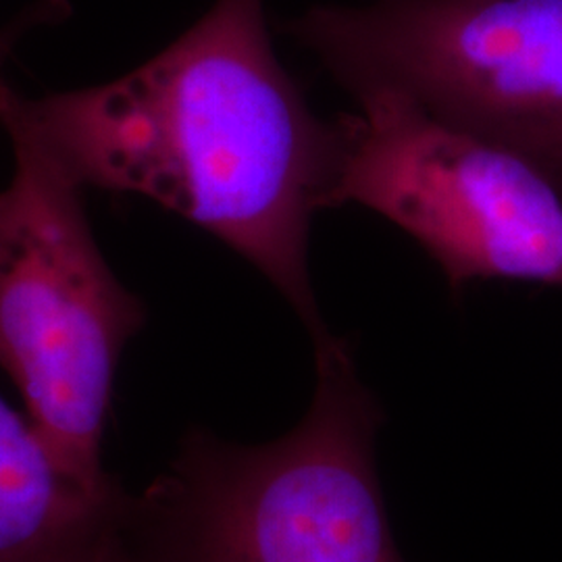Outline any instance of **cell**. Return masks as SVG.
Instances as JSON below:
<instances>
[{"instance_id":"cell-4","label":"cell","mask_w":562,"mask_h":562,"mask_svg":"<svg viewBox=\"0 0 562 562\" xmlns=\"http://www.w3.org/2000/svg\"><path fill=\"white\" fill-rule=\"evenodd\" d=\"M288 32L352 97L401 92L562 190V0H367Z\"/></svg>"},{"instance_id":"cell-7","label":"cell","mask_w":562,"mask_h":562,"mask_svg":"<svg viewBox=\"0 0 562 562\" xmlns=\"http://www.w3.org/2000/svg\"><path fill=\"white\" fill-rule=\"evenodd\" d=\"M53 562H138V559L125 542L120 521Z\"/></svg>"},{"instance_id":"cell-8","label":"cell","mask_w":562,"mask_h":562,"mask_svg":"<svg viewBox=\"0 0 562 562\" xmlns=\"http://www.w3.org/2000/svg\"><path fill=\"white\" fill-rule=\"evenodd\" d=\"M57 9H59L57 4H53L50 0H46L41 7H34L32 11L23 13L20 20L13 21V23H9L7 27L0 30V86L4 83V81H2V69H4L7 59L11 57V53H13V48H15V44L20 42L21 36H23L32 25H36V23H41V21H46V18H50V13L57 11Z\"/></svg>"},{"instance_id":"cell-6","label":"cell","mask_w":562,"mask_h":562,"mask_svg":"<svg viewBox=\"0 0 562 562\" xmlns=\"http://www.w3.org/2000/svg\"><path fill=\"white\" fill-rule=\"evenodd\" d=\"M127 494L83 490L25 413L0 396V562H53L121 521Z\"/></svg>"},{"instance_id":"cell-3","label":"cell","mask_w":562,"mask_h":562,"mask_svg":"<svg viewBox=\"0 0 562 562\" xmlns=\"http://www.w3.org/2000/svg\"><path fill=\"white\" fill-rule=\"evenodd\" d=\"M13 176L0 190V369L67 473L97 496L121 487L102 443L121 357L146 308L113 273L83 206V186L0 86Z\"/></svg>"},{"instance_id":"cell-1","label":"cell","mask_w":562,"mask_h":562,"mask_svg":"<svg viewBox=\"0 0 562 562\" xmlns=\"http://www.w3.org/2000/svg\"><path fill=\"white\" fill-rule=\"evenodd\" d=\"M42 138L83 188L138 194L257 267L331 340L308 271L313 217L334 209L338 127L281 65L262 0H217L120 80L27 99Z\"/></svg>"},{"instance_id":"cell-5","label":"cell","mask_w":562,"mask_h":562,"mask_svg":"<svg viewBox=\"0 0 562 562\" xmlns=\"http://www.w3.org/2000/svg\"><path fill=\"white\" fill-rule=\"evenodd\" d=\"M355 99L357 113L336 121V206L398 225L454 292L471 281L562 285V190L543 171L401 92Z\"/></svg>"},{"instance_id":"cell-2","label":"cell","mask_w":562,"mask_h":562,"mask_svg":"<svg viewBox=\"0 0 562 562\" xmlns=\"http://www.w3.org/2000/svg\"><path fill=\"white\" fill-rule=\"evenodd\" d=\"M308 413L269 443L190 429L167 471L125 498L138 562H406L375 467L383 413L350 344L315 348Z\"/></svg>"}]
</instances>
